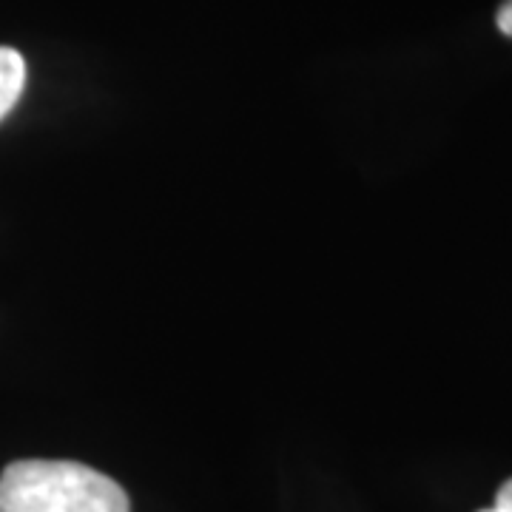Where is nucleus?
Listing matches in <instances>:
<instances>
[{"mask_svg":"<svg viewBox=\"0 0 512 512\" xmlns=\"http://www.w3.org/2000/svg\"><path fill=\"white\" fill-rule=\"evenodd\" d=\"M0 512H131L126 490L80 461L23 458L0 473Z\"/></svg>","mask_w":512,"mask_h":512,"instance_id":"obj_1","label":"nucleus"},{"mask_svg":"<svg viewBox=\"0 0 512 512\" xmlns=\"http://www.w3.org/2000/svg\"><path fill=\"white\" fill-rule=\"evenodd\" d=\"M26 89V60L18 49L0 46V120L18 106L20 94Z\"/></svg>","mask_w":512,"mask_h":512,"instance_id":"obj_2","label":"nucleus"},{"mask_svg":"<svg viewBox=\"0 0 512 512\" xmlns=\"http://www.w3.org/2000/svg\"><path fill=\"white\" fill-rule=\"evenodd\" d=\"M478 512H512V478L501 484V490H498V495H495L493 507H487V510H478Z\"/></svg>","mask_w":512,"mask_h":512,"instance_id":"obj_3","label":"nucleus"},{"mask_svg":"<svg viewBox=\"0 0 512 512\" xmlns=\"http://www.w3.org/2000/svg\"><path fill=\"white\" fill-rule=\"evenodd\" d=\"M495 26L504 37H512V0H504L495 12Z\"/></svg>","mask_w":512,"mask_h":512,"instance_id":"obj_4","label":"nucleus"}]
</instances>
